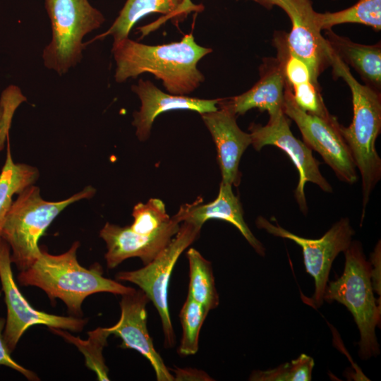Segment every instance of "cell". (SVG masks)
Instances as JSON below:
<instances>
[{
	"mask_svg": "<svg viewBox=\"0 0 381 381\" xmlns=\"http://www.w3.org/2000/svg\"><path fill=\"white\" fill-rule=\"evenodd\" d=\"M38 176L36 167L13 162L8 140L6 161L0 173V236L6 217L13 202V197L33 185Z\"/></svg>",
	"mask_w": 381,
	"mask_h": 381,
	"instance_id": "44dd1931",
	"label": "cell"
},
{
	"mask_svg": "<svg viewBox=\"0 0 381 381\" xmlns=\"http://www.w3.org/2000/svg\"><path fill=\"white\" fill-rule=\"evenodd\" d=\"M201 228L183 222L170 243L152 261L139 270L120 272L116 276L119 280L136 284L152 302L161 319L167 348L176 344L168 303L170 277L179 256L198 238Z\"/></svg>",
	"mask_w": 381,
	"mask_h": 381,
	"instance_id": "52a82bcc",
	"label": "cell"
},
{
	"mask_svg": "<svg viewBox=\"0 0 381 381\" xmlns=\"http://www.w3.org/2000/svg\"><path fill=\"white\" fill-rule=\"evenodd\" d=\"M284 112L297 125L303 143L318 152L341 181L353 184L358 179L356 167L334 116L322 118L299 109L292 98L289 86L285 85Z\"/></svg>",
	"mask_w": 381,
	"mask_h": 381,
	"instance_id": "9c48e42d",
	"label": "cell"
},
{
	"mask_svg": "<svg viewBox=\"0 0 381 381\" xmlns=\"http://www.w3.org/2000/svg\"><path fill=\"white\" fill-rule=\"evenodd\" d=\"M78 241L73 243L66 252L51 255L41 249L37 260L31 266L20 271L18 280L23 286L40 288L54 301L59 298L72 314L80 316L81 306L90 295L108 292L124 295L135 291L103 276L102 267L95 264L87 269L77 260Z\"/></svg>",
	"mask_w": 381,
	"mask_h": 381,
	"instance_id": "7a4b0ae2",
	"label": "cell"
},
{
	"mask_svg": "<svg viewBox=\"0 0 381 381\" xmlns=\"http://www.w3.org/2000/svg\"><path fill=\"white\" fill-rule=\"evenodd\" d=\"M50 329L78 346L85 357L87 366L97 374L99 380H109L108 369L102 356L103 348L107 345V338L111 334L107 327H98L90 332L87 340H80L79 337L58 328L50 327Z\"/></svg>",
	"mask_w": 381,
	"mask_h": 381,
	"instance_id": "cb8c5ba5",
	"label": "cell"
},
{
	"mask_svg": "<svg viewBox=\"0 0 381 381\" xmlns=\"http://www.w3.org/2000/svg\"><path fill=\"white\" fill-rule=\"evenodd\" d=\"M139 97L141 106L133 112V126L140 141L148 139L155 119L162 113L174 110H190L200 114L216 111L219 99H204L187 95L165 93L148 80L140 79L131 86Z\"/></svg>",
	"mask_w": 381,
	"mask_h": 381,
	"instance_id": "2e32d148",
	"label": "cell"
},
{
	"mask_svg": "<svg viewBox=\"0 0 381 381\" xmlns=\"http://www.w3.org/2000/svg\"><path fill=\"white\" fill-rule=\"evenodd\" d=\"M174 217L180 223L188 222L200 227L210 219L228 222L238 229L258 255H265V247L246 223L241 203L234 193L230 184L221 181L219 193L214 200L203 204L200 199V201L196 200L191 204H184Z\"/></svg>",
	"mask_w": 381,
	"mask_h": 381,
	"instance_id": "ac0fdd59",
	"label": "cell"
},
{
	"mask_svg": "<svg viewBox=\"0 0 381 381\" xmlns=\"http://www.w3.org/2000/svg\"><path fill=\"white\" fill-rule=\"evenodd\" d=\"M200 115L216 145L222 182L238 186L241 176L239 163L251 145L250 133L239 128L236 116L225 108L218 107L216 111Z\"/></svg>",
	"mask_w": 381,
	"mask_h": 381,
	"instance_id": "9a60e30c",
	"label": "cell"
},
{
	"mask_svg": "<svg viewBox=\"0 0 381 381\" xmlns=\"http://www.w3.org/2000/svg\"><path fill=\"white\" fill-rule=\"evenodd\" d=\"M180 222L173 216L163 227L150 235H143L133 231L130 226L106 223L99 231L105 241V254L109 268H114L128 258L137 257L144 265L152 261L170 243L176 234Z\"/></svg>",
	"mask_w": 381,
	"mask_h": 381,
	"instance_id": "5bb4252c",
	"label": "cell"
},
{
	"mask_svg": "<svg viewBox=\"0 0 381 381\" xmlns=\"http://www.w3.org/2000/svg\"><path fill=\"white\" fill-rule=\"evenodd\" d=\"M212 52L211 48L199 45L192 32L179 42L160 45L145 44L127 37L113 43L114 78L121 83L150 73L162 80L169 93L187 95L204 82L198 63Z\"/></svg>",
	"mask_w": 381,
	"mask_h": 381,
	"instance_id": "6da1fadb",
	"label": "cell"
},
{
	"mask_svg": "<svg viewBox=\"0 0 381 381\" xmlns=\"http://www.w3.org/2000/svg\"><path fill=\"white\" fill-rule=\"evenodd\" d=\"M278 59L286 84L294 85L312 80L310 71L306 62L287 47L284 36L275 37Z\"/></svg>",
	"mask_w": 381,
	"mask_h": 381,
	"instance_id": "83f0119b",
	"label": "cell"
},
{
	"mask_svg": "<svg viewBox=\"0 0 381 381\" xmlns=\"http://www.w3.org/2000/svg\"><path fill=\"white\" fill-rule=\"evenodd\" d=\"M272 220L276 225L260 216L255 224L258 228L274 236L291 240L301 247L306 272L315 280L314 294L310 298L304 297L303 301L315 309L318 308L324 302L332 265L335 258L349 248L355 234L349 219L341 218L318 239L297 236L280 226L274 217Z\"/></svg>",
	"mask_w": 381,
	"mask_h": 381,
	"instance_id": "ba28073f",
	"label": "cell"
},
{
	"mask_svg": "<svg viewBox=\"0 0 381 381\" xmlns=\"http://www.w3.org/2000/svg\"><path fill=\"white\" fill-rule=\"evenodd\" d=\"M204 10L202 4H195L191 0H126L110 28L104 32L96 36L92 40L103 39L109 35L113 37L116 43L128 37L129 33L143 17L151 13H161L162 18L152 25H149L138 29L144 36L149 33L152 28L156 29L169 20H183L191 12H201Z\"/></svg>",
	"mask_w": 381,
	"mask_h": 381,
	"instance_id": "e0dca14e",
	"label": "cell"
},
{
	"mask_svg": "<svg viewBox=\"0 0 381 381\" xmlns=\"http://www.w3.org/2000/svg\"><path fill=\"white\" fill-rule=\"evenodd\" d=\"M255 1L260 3L262 0H254Z\"/></svg>",
	"mask_w": 381,
	"mask_h": 381,
	"instance_id": "836d02e7",
	"label": "cell"
},
{
	"mask_svg": "<svg viewBox=\"0 0 381 381\" xmlns=\"http://www.w3.org/2000/svg\"><path fill=\"white\" fill-rule=\"evenodd\" d=\"M248 130L251 145L256 151H260L266 145H273L286 152L292 161L299 175L294 197L304 214L308 212L305 195L307 182L318 185L325 192L332 193V187L319 169L320 163L313 157L312 150L293 135L290 129V121L284 111L270 116L265 126L251 123Z\"/></svg>",
	"mask_w": 381,
	"mask_h": 381,
	"instance_id": "30bf717a",
	"label": "cell"
},
{
	"mask_svg": "<svg viewBox=\"0 0 381 381\" xmlns=\"http://www.w3.org/2000/svg\"><path fill=\"white\" fill-rule=\"evenodd\" d=\"M149 301L141 289L122 295L120 319L107 329L121 339L122 348L135 350L148 360L158 381H174V375L155 349L148 332L146 306Z\"/></svg>",
	"mask_w": 381,
	"mask_h": 381,
	"instance_id": "4fadbf2b",
	"label": "cell"
},
{
	"mask_svg": "<svg viewBox=\"0 0 381 381\" xmlns=\"http://www.w3.org/2000/svg\"><path fill=\"white\" fill-rule=\"evenodd\" d=\"M315 365L312 357L301 353L296 359L265 371H253L249 380L253 381H309Z\"/></svg>",
	"mask_w": 381,
	"mask_h": 381,
	"instance_id": "484cf974",
	"label": "cell"
},
{
	"mask_svg": "<svg viewBox=\"0 0 381 381\" xmlns=\"http://www.w3.org/2000/svg\"><path fill=\"white\" fill-rule=\"evenodd\" d=\"M5 323V320L0 318V365H4L17 370L29 380H38L37 375L34 373L23 368L11 358L10 356L11 352L5 344L2 334Z\"/></svg>",
	"mask_w": 381,
	"mask_h": 381,
	"instance_id": "4dcf8cb0",
	"label": "cell"
},
{
	"mask_svg": "<svg viewBox=\"0 0 381 381\" xmlns=\"http://www.w3.org/2000/svg\"><path fill=\"white\" fill-rule=\"evenodd\" d=\"M186 256L189 266L188 295L210 311L219 303L211 262L193 248Z\"/></svg>",
	"mask_w": 381,
	"mask_h": 381,
	"instance_id": "7402d4cb",
	"label": "cell"
},
{
	"mask_svg": "<svg viewBox=\"0 0 381 381\" xmlns=\"http://www.w3.org/2000/svg\"><path fill=\"white\" fill-rule=\"evenodd\" d=\"M259 80L248 91L229 98H219L217 107L225 108L236 116L258 108L270 116L284 111L285 80L278 59L264 61Z\"/></svg>",
	"mask_w": 381,
	"mask_h": 381,
	"instance_id": "d6986e66",
	"label": "cell"
},
{
	"mask_svg": "<svg viewBox=\"0 0 381 381\" xmlns=\"http://www.w3.org/2000/svg\"><path fill=\"white\" fill-rule=\"evenodd\" d=\"M259 4L270 8L277 6L289 17L292 28L284 36L288 49L308 65L312 80L318 78L331 65L332 48L322 35L318 12L310 0H262Z\"/></svg>",
	"mask_w": 381,
	"mask_h": 381,
	"instance_id": "7c38bea8",
	"label": "cell"
},
{
	"mask_svg": "<svg viewBox=\"0 0 381 381\" xmlns=\"http://www.w3.org/2000/svg\"><path fill=\"white\" fill-rule=\"evenodd\" d=\"M209 310L187 295L180 310L182 337L178 353L181 356L195 355L199 347V335Z\"/></svg>",
	"mask_w": 381,
	"mask_h": 381,
	"instance_id": "d4e9b609",
	"label": "cell"
},
{
	"mask_svg": "<svg viewBox=\"0 0 381 381\" xmlns=\"http://www.w3.org/2000/svg\"><path fill=\"white\" fill-rule=\"evenodd\" d=\"M27 100L20 87L11 85L0 96V152L8 140L13 116L18 107Z\"/></svg>",
	"mask_w": 381,
	"mask_h": 381,
	"instance_id": "f546056e",
	"label": "cell"
},
{
	"mask_svg": "<svg viewBox=\"0 0 381 381\" xmlns=\"http://www.w3.org/2000/svg\"><path fill=\"white\" fill-rule=\"evenodd\" d=\"M322 30L344 23H359L381 30V0H359L354 5L335 12L318 13Z\"/></svg>",
	"mask_w": 381,
	"mask_h": 381,
	"instance_id": "603a6c76",
	"label": "cell"
},
{
	"mask_svg": "<svg viewBox=\"0 0 381 381\" xmlns=\"http://www.w3.org/2000/svg\"><path fill=\"white\" fill-rule=\"evenodd\" d=\"M52 39L42 51L44 66L61 75L83 59L85 36L101 27L103 14L89 0H45Z\"/></svg>",
	"mask_w": 381,
	"mask_h": 381,
	"instance_id": "8992f818",
	"label": "cell"
},
{
	"mask_svg": "<svg viewBox=\"0 0 381 381\" xmlns=\"http://www.w3.org/2000/svg\"><path fill=\"white\" fill-rule=\"evenodd\" d=\"M95 193V189L87 186L65 200L51 202L44 200L34 185L19 193L7 213L0 236L12 250L11 262L20 271L31 266L41 252L39 239L53 220L71 204L90 198Z\"/></svg>",
	"mask_w": 381,
	"mask_h": 381,
	"instance_id": "5b68a950",
	"label": "cell"
},
{
	"mask_svg": "<svg viewBox=\"0 0 381 381\" xmlns=\"http://www.w3.org/2000/svg\"><path fill=\"white\" fill-rule=\"evenodd\" d=\"M290 88L294 102L302 111L322 118L332 116L324 104L318 85L310 80Z\"/></svg>",
	"mask_w": 381,
	"mask_h": 381,
	"instance_id": "f1b7e54d",
	"label": "cell"
},
{
	"mask_svg": "<svg viewBox=\"0 0 381 381\" xmlns=\"http://www.w3.org/2000/svg\"><path fill=\"white\" fill-rule=\"evenodd\" d=\"M344 253V272L327 285L323 300L329 303L336 301L352 314L360 332L359 356L366 360L380 353L375 327L380 324L381 306L374 296L371 265L361 243L351 241Z\"/></svg>",
	"mask_w": 381,
	"mask_h": 381,
	"instance_id": "277c9868",
	"label": "cell"
},
{
	"mask_svg": "<svg viewBox=\"0 0 381 381\" xmlns=\"http://www.w3.org/2000/svg\"><path fill=\"white\" fill-rule=\"evenodd\" d=\"M132 216L133 222L131 229L143 235L157 232L171 219L164 202L157 198H151L146 203H137L133 209Z\"/></svg>",
	"mask_w": 381,
	"mask_h": 381,
	"instance_id": "4316f807",
	"label": "cell"
},
{
	"mask_svg": "<svg viewBox=\"0 0 381 381\" xmlns=\"http://www.w3.org/2000/svg\"><path fill=\"white\" fill-rule=\"evenodd\" d=\"M174 380L176 381H210L213 380L205 372L192 368H175Z\"/></svg>",
	"mask_w": 381,
	"mask_h": 381,
	"instance_id": "1f68e13d",
	"label": "cell"
},
{
	"mask_svg": "<svg viewBox=\"0 0 381 381\" xmlns=\"http://www.w3.org/2000/svg\"><path fill=\"white\" fill-rule=\"evenodd\" d=\"M11 248L0 237V279L7 307V319L3 334L4 340L11 353L23 334L34 325L78 332L87 320L49 314L36 310L27 301L13 279L11 270Z\"/></svg>",
	"mask_w": 381,
	"mask_h": 381,
	"instance_id": "8fae6325",
	"label": "cell"
},
{
	"mask_svg": "<svg viewBox=\"0 0 381 381\" xmlns=\"http://www.w3.org/2000/svg\"><path fill=\"white\" fill-rule=\"evenodd\" d=\"M331 47L347 65L352 66L367 83L378 90L381 85V46L354 42L347 37L339 36L331 30L326 32Z\"/></svg>",
	"mask_w": 381,
	"mask_h": 381,
	"instance_id": "ffe728a7",
	"label": "cell"
},
{
	"mask_svg": "<svg viewBox=\"0 0 381 381\" xmlns=\"http://www.w3.org/2000/svg\"><path fill=\"white\" fill-rule=\"evenodd\" d=\"M330 66L334 75L342 78L351 92L352 121L348 127L340 125L339 130L361 176L362 223L370 194L381 179V159L375 149L381 131L380 94L360 83L333 49Z\"/></svg>",
	"mask_w": 381,
	"mask_h": 381,
	"instance_id": "3957f363",
	"label": "cell"
},
{
	"mask_svg": "<svg viewBox=\"0 0 381 381\" xmlns=\"http://www.w3.org/2000/svg\"><path fill=\"white\" fill-rule=\"evenodd\" d=\"M380 241L377 243L370 255L371 279L373 289L380 295Z\"/></svg>",
	"mask_w": 381,
	"mask_h": 381,
	"instance_id": "d6a6232c",
	"label": "cell"
}]
</instances>
